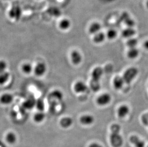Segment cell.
Segmentation results:
<instances>
[{
  "label": "cell",
  "mask_w": 148,
  "mask_h": 147,
  "mask_svg": "<svg viewBox=\"0 0 148 147\" xmlns=\"http://www.w3.org/2000/svg\"><path fill=\"white\" fill-rule=\"evenodd\" d=\"M110 140L111 145L113 147H121L123 143V138L120 135L121 127L117 124L112 125L110 128Z\"/></svg>",
  "instance_id": "1"
},
{
  "label": "cell",
  "mask_w": 148,
  "mask_h": 147,
  "mask_svg": "<svg viewBox=\"0 0 148 147\" xmlns=\"http://www.w3.org/2000/svg\"><path fill=\"white\" fill-rule=\"evenodd\" d=\"M138 73V70L135 67H131L126 70L124 73L123 77L125 83L130 84Z\"/></svg>",
  "instance_id": "2"
},
{
  "label": "cell",
  "mask_w": 148,
  "mask_h": 147,
  "mask_svg": "<svg viewBox=\"0 0 148 147\" xmlns=\"http://www.w3.org/2000/svg\"><path fill=\"white\" fill-rule=\"evenodd\" d=\"M22 14V10L20 6L18 5L13 6L9 12V15L10 18L15 20H19L21 18Z\"/></svg>",
  "instance_id": "3"
},
{
  "label": "cell",
  "mask_w": 148,
  "mask_h": 147,
  "mask_svg": "<svg viewBox=\"0 0 148 147\" xmlns=\"http://www.w3.org/2000/svg\"><path fill=\"white\" fill-rule=\"evenodd\" d=\"M111 101V96L108 93H104L99 96L97 99L98 105L104 106L109 104Z\"/></svg>",
  "instance_id": "4"
},
{
  "label": "cell",
  "mask_w": 148,
  "mask_h": 147,
  "mask_svg": "<svg viewBox=\"0 0 148 147\" xmlns=\"http://www.w3.org/2000/svg\"><path fill=\"white\" fill-rule=\"evenodd\" d=\"M47 65L43 62H39L36 64L34 69L35 75L38 76H43L46 72Z\"/></svg>",
  "instance_id": "5"
},
{
  "label": "cell",
  "mask_w": 148,
  "mask_h": 147,
  "mask_svg": "<svg viewBox=\"0 0 148 147\" xmlns=\"http://www.w3.org/2000/svg\"><path fill=\"white\" fill-rule=\"evenodd\" d=\"M103 75V69L101 67H97L92 70L91 76V81L94 82H99L100 80Z\"/></svg>",
  "instance_id": "6"
},
{
  "label": "cell",
  "mask_w": 148,
  "mask_h": 147,
  "mask_svg": "<svg viewBox=\"0 0 148 147\" xmlns=\"http://www.w3.org/2000/svg\"><path fill=\"white\" fill-rule=\"evenodd\" d=\"M71 59L72 63L75 65H78L82 61V56L79 52L74 50L71 54Z\"/></svg>",
  "instance_id": "7"
},
{
  "label": "cell",
  "mask_w": 148,
  "mask_h": 147,
  "mask_svg": "<svg viewBox=\"0 0 148 147\" xmlns=\"http://www.w3.org/2000/svg\"><path fill=\"white\" fill-rule=\"evenodd\" d=\"M88 87L86 84L82 81L76 82L74 86V90L76 93H84L86 91Z\"/></svg>",
  "instance_id": "8"
},
{
  "label": "cell",
  "mask_w": 148,
  "mask_h": 147,
  "mask_svg": "<svg viewBox=\"0 0 148 147\" xmlns=\"http://www.w3.org/2000/svg\"><path fill=\"white\" fill-rule=\"evenodd\" d=\"M113 86L116 90H120L123 88V86L124 85L125 82L123 77L120 76H116L114 78Z\"/></svg>",
  "instance_id": "9"
},
{
  "label": "cell",
  "mask_w": 148,
  "mask_h": 147,
  "mask_svg": "<svg viewBox=\"0 0 148 147\" xmlns=\"http://www.w3.org/2000/svg\"><path fill=\"white\" fill-rule=\"evenodd\" d=\"M80 121L82 125H90L95 121V118L91 115H84L80 118Z\"/></svg>",
  "instance_id": "10"
},
{
  "label": "cell",
  "mask_w": 148,
  "mask_h": 147,
  "mask_svg": "<svg viewBox=\"0 0 148 147\" xmlns=\"http://www.w3.org/2000/svg\"><path fill=\"white\" fill-rule=\"evenodd\" d=\"M130 112V108L127 105H123L120 107L117 110V115L120 118H123L126 117L129 114Z\"/></svg>",
  "instance_id": "11"
},
{
  "label": "cell",
  "mask_w": 148,
  "mask_h": 147,
  "mask_svg": "<svg viewBox=\"0 0 148 147\" xmlns=\"http://www.w3.org/2000/svg\"><path fill=\"white\" fill-rule=\"evenodd\" d=\"M13 99L14 97L11 94L5 93L0 97V102L3 105H9L13 102Z\"/></svg>",
  "instance_id": "12"
},
{
  "label": "cell",
  "mask_w": 148,
  "mask_h": 147,
  "mask_svg": "<svg viewBox=\"0 0 148 147\" xmlns=\"http://www.w3.org/2000/svg\"><path fill=\"white\" fill-rule=\"evenodd\" d=\"M101 25L98 22H92L89 28V32L92 35H95L100 32Z\"/></svg>",
  "instance_id": "13"
},
{
  "label": "cell",
  "mask_w": 148,
  "mask_h": 147,
  "mask_svg": "<svg viewBox=\"0 0 148 147\" xmlns=\"http://www.w3.org/2000/svg\"><path fill=\"white\" fill-rule=\"evenodd\" d=\"M130 142L135 147H145V142L136 136H132L130 137Z\"/></svg>",
  "instance_id": "14"
},
{
  "label": "cell",
  "mask_w": 148,
  "mask_h": 147,
  "mask_svg": "<svg viewBox=\"0 0 148 147\" xmlns=\"http://www.w3.org/2000/svg\"><path fill=\"white\" fill-rule=\"evenodd\" d=\"M60 123L62 128L67 129L73 125V119L71 117H64L61 119Z\"/></svg>",
  "instance_id": "15"
},
{
  "label": "cell",
  "mask_w": 148,
  "mask_h": 147,
  "mask_svg": "<svg viewBox=\"0 0 148 147\" xmlns=\"http://www.w3.org/2000/svg\"><path fill=\"white\" fill-rule=\"evenodd\" d=\"M135 30L133 27H127L122 32V35L126 38H130L135 35Z\"/></svg>",
  "instance_id": "16"
},
{
  "label": "cell",
  "mask_w": 148,
  "mask_h": 147,
  "mask_svg": "<svg viewBox=\"0 0 148 147\" xmlns=\"http://www.w3.org/2000/svg\"><path fill=\"white\" fill-rule=\"evenodd\" d=\"M106 35L103 32H99L94 35L93 41L96 44H101L105 41Z\"/></svg>",
  "instance_id": "17"
},
{
  "label": "cell",
  "mask_w": 148,
  "mask_h": 147,
  "mask_svg": "<svg viewBox=\"0 0 148 147\" xmlns=\"http://www.w3.org/2000/svg\"><path fill=\"white\" fill-rule=\"evenodd\" d=\"M48 13L52 16L55 17H58L62 14L60 9L55 6L49 7V8L48 9Z\"/></svg>",
  "instance_id": "18"
},
{
  "label": "cell",
  "mask_w": 148,
  "mask_h": 147,
  "mask_svg": "<svg viewBox=\"0 0 148 147\" xmlns=\"http://www.w3.org/2000/svg\"><path fill=\"white\" fill-rule=\"evenodd\" d=\"M71 25V21L68 19H63L59 24V27L62 30H67L70 28Z\"/></svg>",
  "instance_id": "19"
},
{
  "label": "cell",
  "mask_w": 148,
  "mask_h": 147,
  "mask_svg": "<svg viewBox=\"0 0 148 147\" xmlns=\"http://www.w3.org/2000/svg\"><path fill=\"white\" fill-rule=\"evenodd\" d=\"M139 54V50L136 47L130 48L129 51L127 52V56L129 59H133L137 58Z\"/></svg>",
  "instance_id": "20"
},
{
  "label": "cell",
  "mask_w": 148,
  "mask_h": 147,
  "mask_svg": "<svg viewBox=\"0 0 148 147\" xmlns=\"http://www.w3.org/2000/svg\"><path fill=\"white\" fill-rule=\"evenodd\" d=\"M10 78V74L8 72L4 71L0 73V85H4L7 83Z\"/></svg>",
  "instance_id": "21"
},
{
  "label": "cell",
  "mask_w": 148,
  "mask_h": 147,
  "mask_svg": "<svg viewBox=\"0 0 148 147\" xmlns=\"http://www.w3.org/2000/svg\"><path fill=\"white\" fill-rule=\"evenodd\" d=\"M6 140L10 144H13L16 141V136L13 132H9L6 136Z\"/></svg>",
  "instance_id": "22"
},
{
  "label": "cell",
  "mask_w": 148,
  "mask_h": 147,
  "mask_svg": "<svg viewBox=\"0 0 148 147\" xmlns=\"http://www.w3.org/2000/svg\"><path fill=\"white\" fill-rule=\"evenodd\" d=\"M45 117V114L43 111H39L34 115V120L37 123H40L44 120Z\"/></svg>",
  "instance_id": "23"
},
{
  "label": "cell",
  "mask_w": 148,
  "mask_h": 147,
  "mask_svg": "<svg viewBox=\"0 0 148 147\" xmlns=\"http://www.w3.org/2000/svg\"><path fill=\"white\" fill-rule=\"evenodd\" d=\"M22 70L23 72L25 74H29L33 70V67L31 64L25 63L22 65Z\"/></svg>",
  "instance_id": "24"
},
{
  "label": "cell",
  "mask_w": 148,
  "mask_h": 147,
  "mask_svg": "<svg viewBox=\"0 0 148 147\" xmlns=\"http://www.w3.org/2000/svg\"><path fill=\"white\" fill-rule=\"evenodd\" d=\"M123 21L125 24L127 25V27H133L135 24L134 20L129 17V15L127 14L126 15V17L124 18Z\"/></svg>",
  "instance_id": "25"
},
{
  "label": "cell",
  "mask_w": 148,
  "mask_h": 147,
  "mask_svg": "<svg viewBox=\"0 0 148 147\" xmlns=\"http://www.w3.org/2000/svg\"><path fill=\"white\" fill-rule=\"evenodd\" d=\"M138 43V41L137 39L135 38H129V40L127 42V46L130 48H134L136 47L137 44Z\"/></svg>",
  "instance_id": "26"
},
{
  "label": "cell",
  "mask_w": 148,
  "mask_h": 147,
  "mask_svg": "<svg viewBox=\"0 0 148 147\" xmlns=\"http://www.w3.org/2000/svg\"><path fill=\"white\" fill-rule=\"evenodd\" d=\"M36 101L34 100L33 99H29L28 100H26L24 103V107L27 109H31L36 105Z\"/></svg>",
  "instance_id": "27"
},
{
  "label": "cell",
  "mask_w": 148,
  "mask_h": 147,
  "mask_svg": "<svg viewBox=\"0 0 148 147\" xmlns=\"http://www.w3.org/2000/svg\"><path fill=\"white\" fill-rule=\"evenodd\" d=\"M116 36H117V32L116 30L114 29H109L106 33V37L110 40L115 39Z\"/></svg>",
  "instance_id": "28"
},
{
  "label": "cell",
  "mask_w": 148,
  "mask_h": 147,
  "mask_svg": "<svg viewBox=\"0 0 148 147\" xmlns=\"http://www.w3.org/2000/svg\"><path fill=\"white\" fill-rule=\"evenodd\" d=\"M51 96L52 97L57 99V100H62L63 97V93L59 90H55L52 92Z\"/></svg>",
  "instance_id": "29"
},
{
  "label": "cell",
  "mask_w": 148,
  "mask_h": 147,
  "mask_svg": "<svg viewBox=\"0 0 148 147\" xmlns=\"http://www.w3.org/2000/svg\"><path fill=\"white\" fill-rule=\"evenodd\" d=\"M36 107L39 111H43L45 109V104L42 99H38L36 101Z\"/></svg>",
  "instance_id": "30"
},
{
  "label": "cell",
  "mask_w": 148,
  "mask_h": 147,
  "mask_svg": "<svg viewBox=\"0 0 148 147\" xmlns=\"http://www.w3.org/2000/svg\"><path fill=\"white\" fill-rule=\"evenodd\" d=\"M90 87H91V89L93 91H98L100 89V84L99 82H94V81H91V82H90Z\"/></svg>",
  "instance_id": "31"
},
{
  "label": "cell",
  "mask_w": 148,
  "mask_h": 147,
  "mask_svg": "<svg viewBox=\"0 0 148 147\" xmlns=\"http://www.w3.org/2000/svg\"><path fill=\"white\" fill-rule=\"evenodd\" d=\"M7 64L5 61L0 60V73L6 71L7 68Z\"/></svg>",
  "instance_id": "32"
},
{
  "label": "cell",
  "mask_w": 148,
  "mask_h": 147,
  "mask_svg": "<svg viewBox=\"0 0 148 147\" xmlns=\"http://www.w3.org/2000/svg\"><path fill=\"white\" fill-rule=\"evenodd\" d=\"M141 121L143 125L148 126V113L143 114L141 117Z\"/></svg>",
  "instance_id": "33"
},
{
  "label": "cell",
  "mask_w": 148,
  "mask_h": 147,
  "mask_svg": "<svg viewBox=\"0 0 148 147\" xmlns=\"http://www.w3.org/2000/svg\"><path fill=\"white\" fill-rule=\"evenodd\" d=\"M88 147H103V146H101V145L99 144L98 143H93L90 145Z\"/></svg>",
  "instance_id": "34"
},
{
  "label": "cell",
  "mask_w": 148,
  "mask_h": 147,
  "mask_svg": "<svg viewBox=\"0 0 148 147\" xmlns=\"http://www.w3.org/2000/svg\"><path fill=\"white\" fill-rule=\"evenodd\" d=\"M144 47L147 50H148V40L146 41L145 42H144Z\"/></svg>",
  "instance_id": "35"
},
{
  "label": "cell",
  "mask_w": 148,
  "mask_h": 147,
  "mask_svg": "<svg viewBox=\"0 0 148 147\" xmlns=\"http://www.w3.org/2000/svg\"></svg>",
  "instance_id": "36"
}]
</instances>
